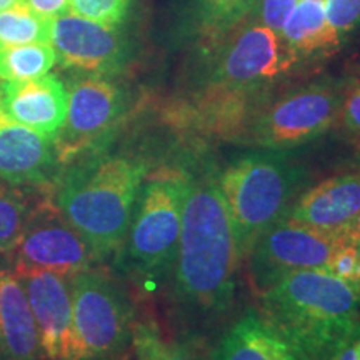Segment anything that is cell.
Returning <instances> with one entry per match:
<instances>
[{
    "instance_id": "obj_31",
    "label": "cell",
    "mask_w": 360,
    "mask_h": 360,
    "mask_svg": "<svg viewBox=\"0 0 360 360\" xmlns=\"http://www.w3.org/2000/svg\"><path fill=\"white\" fill-rule=\"evenodd\" d=\"M24 2L37 13H42L45 17H52V19L69 13L70 11L69 0H24Z\"/></svg>"
},
{
    "instance_id": "obj_23",
    "label": "cell",
    "mask_w": 360,
    "mask_h": 360,
    "mask_svg": "<svg viewBox=\"0 0 360 360\" xmlns=\"http://www.w3.org/2000/svg\"><path fill=\"white\" fill-rule=\"evenodd\" d=\"M57 64L52 44H24L0 49V80H29L49 74Z\"/></svg>"
},
{
    "instance_id": "obj_16",
    "label": "cell",
    "mask_w": 360,
    "mask_h": 360,
    "mask_svg": "<svg viewBox=\"0 0 360 360\" xmlns=\"http://www.w3.org/2000/svg\"><path fill=\"white\" fill-rule=\"evenodd\" d=\"M0 110L13 122L56 137L67 114V89L57 75L0 80Z\"/></svg>"
},
{
    "instance_id": "obj_1",
    "label": "cell",
    "mask_w": 360,
    "mask_h": 360,
    "mask_svg": "<svg viewBox=\"0 0 360 360\" xmlns=\"http://www.w3.org/2000/svg\"><path fill=\"white\" fill-rule=\"evenodd\" d=\"M238 260L231 215L219 186L214 180L187 182L174 262L180 297L204 312L227 310Z\"/></svg>"
},
{
    "instance_id": "obj_18",
    "label": "cell",
    "mask_w": 360,
    "mask_h": 360,
    "mask_svg": "<svg viewBox=\"0 0 360 360\" xmlns=\"http://www.w3.org/2000/svg\"><path fill=\"white\" fill-rule=\"evenodd\" d=\"M212 360H302L299 352L262 315L245 314L225 332Z\"/></svg>"
},
{
    "instance_id": "obj_24",
    "label": "cell",
    "mask_w": 360,
    "mask_h": 360,
    "mask_svg": "<svg viewBox=\"0 0 360 360\" xmlns=\"http://www.w3.org/2000/svg\"><path fill=\"white\" fill-rule=\"evenodd\" d=\"M132 344L137 360H200L191 350L164 342L154 328L147 326L134 328Z\"/></svg>"
},
{
    "instance_id": "obj_30",
    "label": "cell",
    "mask_w": 360,
    "mask_h": 360,
    "mask_svg": "<svg viewBox=\"0 0 360 360\" xmlns=\"http://www.w3.org/2000/svg\"><path fill=\"white\" fill-rule=\"evenodd\" d=\"M330 360H360V323L345 337Z\"/></svg>"
},
{
    "instance_id": "obj_3",
    "label": "cell",
    "mask_w": 360,
    "mask_h": 360,
    "mask_svg": "<svg viewBox=\"0 0 360 360\" xmlns=\"http://www.w3.org/2000/svg\"><path fill=\"white\" fill-rule=\"evenodd\" d=\"M262 317L302 360H330L360 323V287L327 270H302L262 292Z\"/></svg>"
},
{
    "instance_id": "obj_28",
    "label": "cell",
    "mask_w": 360,
    "mask_h": 360,
    "mask_svg": "<svg viewBox=\"0 0 360 360\" xmlns=\"http://www.w3.org/2000/svg\"><path fill=\"white\" fill-rule=\"evenodd\" d=\"M297 0H259L257 11L259 22L267 25L269 29L282 32V27L294 11Z\"/></svg>"
},
{
    "instance_id": "obj_13",
    "label": "cell",
    "mask_w": 360,
    "mask_h": 360,
    "mask_svg": "<svg viewBox=\"0 0 360 360\" xmlns=\"http://www.w3.org/2000/svg\"><path fill=\"white\" fill-rule=\"evenodd\" d=\"M39 332L42 360H79L72 322L70 277L49 270H13Z\"/></svg>"
},
{
    "instance_id": "obj_21",
    "label": "cell",
    "mask_w": 360,
    "mask_h": 360,
    "mask_svg": "<svg viewBox=\"0 0 360 360\" xmlns=\"http://www.w3.org/2000/svg\"><path fill=\"white\" fill-rule=\"evenodd\" d=\"M29 187H17L0 180V254L11 255L19 244L30 215L39 205Z\"/></svg>"
},
{
    "instance_id": "obj_17",
    "label": "cell",
    "mask_w": 360,
    "mask_h": 360,
    "mask_svg": "<svg viewBox=\"0 0 360 360\" xmlns=\"http://www.w3.org/2000/svg\"><path fill=\"white\" fill-rule=\"evenodd\" d=\"M0 360H42L39 332L13 270L0 267Z\"/></svg>"
},
{
    "instance_id": "obj_22",
    "label": "cell",
    "mask_w": 360,
    "mask_h": 360,
    "mask_svg": "<svg viewBox=\"0 0 360 360\" xmlns=\"http://www.w3.org/2000/svg\"><path fill=\"white\" fill-rule=\"evenodd\" d=\"M52 17H45L25 2L0 11V49L24 44H51Z\"/></svg>"
},
{
    "instance_id": "obj_9",
    "label": "cell",
    "mask_w": 360,
    "mask_h": 360,
    "mask_svg": "<svg viewBox=\"0 0 360 360\" xmlns=\"http://www.w3.org/2000/svg\"><path fill=\"white\" fill-rule=\"evenodd\" d=\"M299 53L281 32L262 22H244L224 37L214 69L215 85L260 90L299 64Z\"/></svg>"
},
{
    "instance_id": "obj_11",
    "label": "cell",
    "mask_w": 360,
    "mask_h": 360,
    "mask_svg": "<svg viewBox=\"0 0 360 360\" xmlns=\"http://www.w3.org/2000/svg\"><path fill=\"white\" fill-rule=\"evenodd\" d=\"M11 255L13 270H49L65 277L90 269L97 260L87 240L49 200L35 207Z\"/></svg>"
},
{
    "instance_id": "obj_25",
    "label": "cell",
    "mask_w": 360,
    "mask_h": 360,
    "mask_svg": "<svg viewBox=\"0 0 360 360\" xmlns=\"http://www.w3.org/2000/svg\"><path fill=\"white\" fill-rule=\"evenodd\" d=\"M326 270L350 285L360 287V250L357 242L350 240L344 233L332 250Z\"/></svg>"
},
{
    "instance_id": "obj_29",
    "label": "cell",
    "mask_w": 360,
    "mask_h": 360,
    "mask_svg": "<svg viewBox=\"0 0 360 360\" xmlns=\"http://www.w3.org/2000/svg\"><path fill=\"white\" fill-rule=\"evenodd\" d=\"M339 119L350 135L360 139V84L354 85L347 94H344Z\"/></svg>"
},
{
    "instance_id": "obj_19",
    "label": "cell",
    "mask_w": 360,
    "mask_h": 360,
    "mask_svg": "<svg viewBox=\"0 0 360 360\" xmlns=\"http://www.w3.org/2000/svg\"><path fill=\"white\" fill-rule=\"evenodd\" d=\"M281 34L299 56L337 49L342 40L328 25L326 0H299Z\"/></svg>"
},
{
    "instance_id": "obj_14",
    "label": "cell",
    "mask_w": 360,
    "mask_h": 360,
    "mask_svg": "<svg viewBox=\"0 0 360 360\" xmlns=\"http://www.w3.org/2000/svg\"><path fill=\"white\" fill-rule=\"evenodd\" d=\"M60 162L52 137L13 122L0 110V180L39 188L57 182Z\"/></svg>"
},
{
    "instance_id": "obj_15",
    "label": "cell",
    "mask_w": 360,
    "mask_h": 360,
    "mask_svg": "<svg viewBox=\"0 0 360 360\" xmlns=\"http://www.w3.org/2000/svg\"><path fill=\"white\" fill-rule=\"evenodd\" d=\"M360 214V172L328 177L300 193L285 220L322 232L344 233Z\"/></svg>"
},
{
    "instance_id": "obj_12",
    "label": "cell",
    "mask_w": 360,
    "mask_h": 360,
    "mask_svg": "<svg viewBox=\"0 0 360 360\" xmlns=\"http://www.w3.org/2000/svg\"><path fill=\"white\" fill-rule=\"evenodd\" d=\"M52 47L64 69L80 74L114 75L127 64V39L114 25L64 13L52 20Z\"/></svg>"
},
{
    "instance_id": "obj_34",
    "label": "cell",
    "mask_w": 360,
    "mask_h": 360,
    "mask_svg": "<svg viewBox=\"0 0 360 360\" xmlns=\"http://www.w3.org/2000/svg\"><path fill=\"white\" fill-rule=\"evenodd\" d=\"M355 152H357V170L360 172V139H355Z\"/></svg>"
},
{
    "instance_id": "obj_26",
    "label": "cell",
    "mask_w": 360,
    "mask_h": 360,
    "mask_svg": "<svg viewBox=\"0 0 360 360\" xmlns=\"http://www.w3.org/2000/svg\"><path fill=\"white\" fill-rule=\"evenodd\" d=\"M75 15L105 25H120L129 13L130 0H69Z\"/></svg>"
},
{
    "instance_id": "obj_2",
    "label": "cell",
    "mask_w": 360,
    "mask_h": 360,
    "mask_svg": "<svg viewBox=\"0 0 360 360\" xmlns=\"http://www.w3.org/2000/svg\"><path fill=\"white\" fill-rule=\"evenodd\" d=\"M146 174L147 165L137 157L94 154L72 162L58 177L57 209L97 260L122 245Z\"/></svg>"
},
{
    "instance_id": "obj_6",
    "label": "cell",
    "mask_w": 360,
    "mask_h": 360,
    "mask_svg": "<svg viewBox=\"0 0 360 360\" xmlns=\"http://www.w3.org/2000/svg\"><path fill=\"white\" fill-rule=\"evenodd\" d=\"M72 322L79 360H120L134 339L127 295L105 274L87 269L70 277Z\"/></svg>"
},
{
    "instance_id": "obj_35",
    "label": "cell",
    "mask_w": 360,
    "mask_h": 360,
    "mask_svg": "<svg viewBox=\"0 0 360 360\" xmlns=\"http://www.w3.org/2000/svg\"><path fill=\"white\" fill-rule=\"evenodd\" d=\"M359 250H360V242H359Z\"/></svg>"
},
{
    "instance_id": "obj_5",
    "label": "cell",
    "mask_w": 360,
    "mask_h": 360,
    "mask_svg": "<svg viewBox=\"0 0 360 360\" xmlns=\"http://www.w3.org/2000/svg\"><path fill=\"white\" fill-rule=\"evenodd\" d=\"M187 180L175 175L142 184L120 257L129 272L143 277L164 276L177 255Z\"/></svg>"
},
{
    "instance_id": "obj_10",
    "label": "cell",
    "mask_w": 360,
    "mask_h": 360,
    "mask_svg": "<svg viewBox=\"0 0 360 360\" xmlns=\"http://www.w3.org/2000/svg\"><path fill=\"white\" fill-rule=\"evenodd\" d=\"M344 233L322 232L289 220L270 227L252 247L250 277L262 294L282 278L302 270H326L332 250Z\"/></svg>"
},
{
    "instance_id": "obj_33",
    "label": "cell",
    "mask_w": 360,
    "mask_h": 360,
    "mask_svg": "<svg viewBox=\"0 0 360 360\" xmlns=\"http://www.w3.org/2000/svg\"><path fill=\"white\" fill-rule=\"evenodd\" d=\"M24 2V0H0V11H6V8L15 6V4Z\"/></svg>"
},
{
    "instance_id": "obj_20",
    "label": "cell",
    "mask_w": 360,
    "mask_h": 360,
    "mask_svg": "<svg viewBox=\"0 0 360 360\" xmlns=\"http://www.w3.org/2000/svg\"><path fill=\"white\" fill-rule=\"evenodd\" d=\"M259 0H191V13L202 34L224 39L231 30L244 24L257 8Z\"/></svg>"
},
{
    "instance_id": "obj_7",
    "label": "cell",
    "mask_w": 360,
    "mask_h": 360,
    "mask_svg": "<svg viewBox=\"0 0 360 360\" xmlns=\"http://www.w3.org/2000/svg\"><path fill=\"white\" fill-rule=\"evenodd\" d=\"M344 94L334 84H310L283 94L254 117L249 134L269 150L314 141L339 119Z\"/></svg>"
},
{
    "instance_id": "obj_8",
    "label": "cell",
    "mask_w": 360,
    "mask_h": 360,
    "mask_svg": "<svg viewBox=\"0 0 360 360\" xmlns=\"http://www.w3.org/2000/svg\"><path fill=\"white\" fill-rule=\"evenodd\" d=\"M124 109L122 89L103 75L80 74L72 79L65 120L53 137L62 167L101 147L119 124Z\"/></svg>"
},
{
    "instance_id": "obj_32",
    "label": "cell",
    "mask_w": 360,
    "mask_h": 360,
    "mask_svg": "<svg viewBox=\"0 0 360 360\" xmlns=\"http://www.w3.org/2000/svg\"><path fill=\"white\" fill-rule=\"evenodd\" d=\"M344 233L350 238V240L357 242V244H359V242H360V214L357 215V219H355L354 222L350 224V227Z\"/></svg>"
},
{
    "instance_id": "obj_4",
    "label": "cell",
    "mask_w": 360,
    "mask_h": 360,
    "mask_svg": "<svg viewBox=\"0 0 360 360\" xmlns=\"http://www.w3.org/2000/svg\"><path fill=\"white\" fill-rule=\"evenodd\" d=\"M302 180V170L274 150L240 157L220 174L217 186L231 215L238 259L283 220Z\"/></svg>"
},
{
    "instance_id": "obj_27",
    "label": "cell",
    "mask_w": 360,
    "mask_h": 360,
    "mask_svg": "<svg viewBox=\"0 0 360 360\" xmlns=\"http://www.w3.org/2000/svg\"><path fill=\"white\" fill-rule=\"evenodd\" d=\"M328 25L340 39L360 24V0H326Z\"/></svg>"
}]
</instances>
